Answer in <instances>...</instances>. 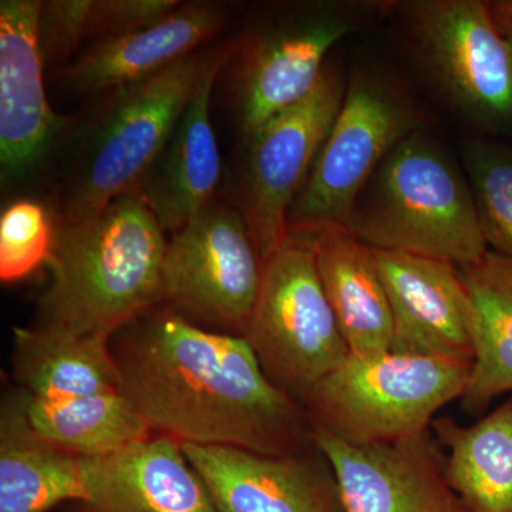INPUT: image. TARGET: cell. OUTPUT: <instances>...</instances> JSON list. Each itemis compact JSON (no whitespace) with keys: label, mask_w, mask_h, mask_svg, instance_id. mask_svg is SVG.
Here are the masks:
<instances>
[{"label":"cell","mask_w":512,"mask_h":512,"mask_svg":"<svg viewBox=\"0 0 512 512\" xmlns=\"http://www.w3.org/2000/svg\"><path fill=\"white\" fill-rule=\"evenodd\" d=\"M151 311L111 350L121 392L153 431L264 456L318 450L305 407L269 379L244 336L202 329L167 306Z\"/></svg>","instance_id":"6da1fadb"},{"label":"cell","mask_w":512,"mask_h":512,"mask_svg":"<svg viewBox=\"0 0 512 512\" xmlns=\"http://www.w3.org/2000/svg\"><path fill=\"white\" fill-rule=\"evenodd\" d=\"M168 241L140 191L59 222L40 326L111 338L161 301Z\"/></svg>","instance_id":"7a4b0ae2"},{"label":"cell","mask_w":512,"mask_h":512,"mask_svg":"<svg viewBox=\"0 0 512 512\" xmlns=\"http://www.w3.org/2000/svg\"><path fill=\"white\" fill-rule=\"evenodd\" d=\"M205 59L192 55L148 79L99 94L67 138L60 222L82 220L140 190L190 103Z\"/></svg>","instance_id":"3957f363"},{"label":"cell","mask_w":512,"mask_h":512,"mask_svg":"<svg viewBox=\"0 0 512 512\" xmlns=\"http://www.w3.org/2000/svg\"><path fill=\"white\" fill-rule=\"evenodd\" d=\"M345 228L369 247L433 256L458 268L490 249L467 178L421 130L376 168Z\"/></svg>","instance_id":"277c9868"},{"label":"cell","mask_w":512,"mask_h":512,"mask_svg":"<svg viewBox=\"0 0 512 512\" xmlns=\"http://www.w3.org/2000/svg\"><path fill=\"white\" fill-rule=\"evenodd\" d=\"M473 363L404 353L353 355L299 402L313 426L352 446L429 433L434 416L466 393Z\"/></svg>","instance_id":"5b68a950"},{"label":"cell","mask_w":512,"mask_h":512,"mask_svg":"<svg viewBox=\"0 0 512 512\" xmlns=\"http://www.w3.org/2000/svg\"><path fill=\"white\" fill-rule=\"evenodd\" d=\"M244 338L269 379L296 400L350 355L311 238L289 235L269 256Z\"/></svg>","instance_id":"8992f818"},{"label":"cell","mask_w":512,"mask_h":512,"mask_svg":"<svg viewBox=\"0 0 512 512\" xmlns=\"http://www.w3.org/2000/svg\"><path fill=\"white\" fill-rule=\"evenodd\" d=\"M362 6V5H360ZM360 6L291 3L255 20L234 56L235 111L242 141L312 93L326 69V56L359 28Z\"/></svg>","instance_id":"52a82bcc"},{"label":"cell","mask_w":512,"mask_h":512,"mask_svg":"<svg viewBox=\"0 0 512 512\" xmlns=\"http://www.w3.org/2000/svg\"><path fill=\"white\" fill-rule=\"evenodd\" d=\"M419 114L383 74L357 72L288 217V235L345 227L357 195L400 141L421 130Z\"/></svg>","instance_id":"ba28073f"},{"label":"cell","mask_w":512,"mask_h":512,"mask_svg":"<svg viewBox=\"0 0 512 512\" xmlns=\"http://www.w3.org/2000/svg\"><path fill=\"white\" fill-rule=\"evenodd\" d=\"M265 261L238 207L214 201L171 234L161 301L184 318L245 336Z\"/></svg>","instance_id":"9c48e42d"},{"label":"cell","mask_w":512,"mask_h":512,"mask_svg":"<svg viewBox=\"0 0 512 512\" xmlns=\"http://www.w3.org/2000/svg\"><path fill=\"white\" fill-rule=\"evenodd\" d=\"M326 64L315 89L245 141L238 205L264 261L289 238L288 217L311 174L346 93Z\"/></svg>","instance_id":"30bf717a"},{"label":"cell","mask_w":512,"mask_h":512,"mask_svg":"<svg viewBox=\"0 0 512 512\" xmlns=\"http://www.w3.org/2000/svg\"><path fill=\"white\" fill-rule=\"evenodd\" d=\"M407 29L444 92L488 126H512V43L495 25L487 2L404 3Z\"/></svg>","instance_id":"8fae6325"},{"label":"cell","mask_w":512,"mask_h":512,"mask_svg":"<svg viewBox=\"0 0 512 512\" xmlns=\"http://www.w3.org/2000/svg\"><path fill=\"white\" fill-rule=\"evenodd\" d=\"M430 431L399 443L352 446L313 426V441L332 468L343 510L468 512L448 484L443 450Z\"/></svg>","instance_id":"7c38bea8"},{"label":"cell","mask_w":512,"mask_h":512,"mask_svg":"<svg viewBox=\"0 0 512 512\" xmlns=\"http://www.w3.org/2000/svg\"><path fill=\"white\" fill-rule=\"evenodd\" d=\"M42 2H0V165L5 180H19L45 163L69 121L47 101L39 45Z\"/></svg>","instance_id":"4fadbf2b"},{"label":"cell","mask_w":512,"mask_h":512,"mask_svg":"<svg viewBox=\"0 0 512 512\" xmlns=\"http://www.w3.org/2000/svg\"><path fill=\"white\" fill-rule=\"evenodd\" d=\"M372 252L392 306L393 352L473 363L470 302L458 266L412 252Z\"/></svg>","instance_id":"5bb4252c"},{"label":"cell","mask_w":512,"mask_h":512,"mask_svg":"<svg viewBox=\"0 0 512 512\" xmlns=\"http://www.w3.org/2000/svg\"><path fill=\"white\" fill-rule=\"evenodd\" d=\"M181 448L220 512H345L319 450L275 457L235 447Z\"/></svg>","instance_id":"9a60e30c"},{"label":"cell","mask_w":512,"mask_h":512,"mask_svg":"<svg viewBox=\"0 0 512 512\" xmlns=\"http://www.w3.org/2000/svg\"><path fill=\"white\" fill-rule=\"evenodd\" d=\"M224 22V8L217 3H181L153 25L90 43L62 67L60 76L70 92L99 96L195 55Z\"/></svg>","instance_id":"2e32d148"},{"label":"cell","mask_w":512,"mask_h":512,"mask_svg":"<svg viewBox=\"0 0 512 512\" xmlns=\"http://www.w3.org/2000/svg\"><path fill=\"white\" fill-rule=\"evenodd\" d=\"M228 56L229 49L207 56L187 109L138 190L171 234L215 201L222 161L211 123V93Z\"/></svg>","instance_id":"e0dca14e"},{"label":"cell","mask_w":512,"mask_h":512,"mask_svg":"<svg viewBox=\"0 0 512 512\" xmlns=\"http://www.w3.org/2000/svg\"><path fill=\"white\" fill-rule=\"evenodd\" d=\"M76 512H220L177 440L151 436L94 460L92 495Z\"/></svg>","instance_id":"ac0fdd59"},{"label":"cell","mask_w":512,"mask_h":512,"mask_svg":"<svg viewBox=\"0 0 512 512\" xmlns=\"http://www.w3.org/2000/svg\"><path fill=\"white\" fill-rule=\"evenodd\" d=\"M94 460L39 436L23 400L8 404L0 419V512H47L66 501L87 503Z\"/></svg>","instance_id":"d6986e66"},{"label":"cell","mask_w":512,"mask_h":512,"mask_svg":"<svg viewBox=\"0 0 512 512\" xmlns=\"http://www.w3.org/2000/svg\"><path fill=\"white\" fill-rule=\"evenodd\" d=\"M326 298L353 355L389 352L393 313L372 248L348 228L309 237Z\"/></svg>","instance_id":"ffe728a7"},{"label":"cell","mask_w":512,"mask_h":512,"mask_svg":"<svg viewBox=\"0 0 512 512\" xmlns=\"http://www.w3.org/2000/svg\"><path fill=\"white\" fill-rule=\"evenodd\" d=\"M15 370L37 399L116 393L123 386L109 338L47 326L15 330Z\"/></svg>","instance_id":"44dd1931"},{"label":"cell","mask_w":512,"mask_h":512,"mask_svg":"<svg viewBox=\"0 0 512 512\" xmlns=\"http://www.w3.org/2000/svg\"><path fill=\"white\" fill-rule=\"evenodd\" d=\"M471 312L474 359L464 409L478 413L495 397L512 392V259L488 249L460 266Z\"/></svg>","instance_id":"7402d4cb"},{"label":"cell","mask_w":512,"mask_h":512,"mask_svg":"<svg viewBox=\"0 0 512 512\" xmlns=\"http://www.w3.org/2000/svg\"><path fill=\"white\" fill-rule=\"evenodd\" d=\"M430 430L468 512H512V397L473 426L436 417Z\"/></svg>","instance_id":"603a6c76"},{"label":"cell","mask_w":512,"mask_h":512,"mask_svg":"<svg viewBox=\"0 0 512 512\" xmlns=\"http://www.w3.org/2000/svg\"><path fill=\"white\" fill-rule=\"evenodd\" d=\"M23 406L39 436L76 456H113L154 433L123 392L59 400L28 394Z\"/></svg>","instance_id":"cb8c5ba5"},{"label":"cell","mask_w":512,"mask_h":512,"mask_svg":"<svg viewBox=\"0 0 512 512\" xmlns=\"http://www.w3.org/2000/svg\"><path fill=\"white\" fill-rule=\"evenodd\" d=\"M464 164L485 242L512 259V148L474 141Z\"/></svg>","instance_id":"d4e9b609"},{"label":"cell","mask_w":512,"mask_h":512,"mask_svg":"<svg viewBox=\"0 0 512 512\" xmlns=\"http://www.w3.org/2000/svg\"><path fill=\"white\" fill-rule=\"evenodd\" d=\"M52 214L40 202L10 204L0 218V279L20 281L49 262L56 239Z\"/></svg>","instance_id":"484cf974"},{"label":"cell","mask_w":512,"mask_h":512,"mask_svg":"<svg viewBox=\"0 0 512 512\" xmlns=\"http://www.w3.org/2000/svg\"><path fill=\"white\" fill-rule=\"evenodd\" d=\"M94 2L96 0L42 2L39 45L46 66L50 63L66 66L80 47L93 42Z\"/></svg>","instance_id":"4316f807"},{"label":"cell","mask_w":512,"mask_h":512,"mask_svg":"<svg viewBox=\"0 0 512 512\" xmlns=\"http://www.w3.org/2000/svg\"><path fill=\"white\" fill-rule=\"evenodd\" d=\"M487 3L495 25L512 43V0H493Z\"/></svg>","instance_id":"83f0119b"}]
</instances>
